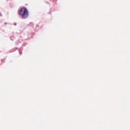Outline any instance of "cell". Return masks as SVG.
Wrapping results in <instances>:
<instances>
[{
    "mask_svg": "<svg viewBox=\"0 0 130 130\" xmlns=\"http://www.w3.org/2000/svg\"><path fill=\"white\" fill-rule=\"evenodd\" d=\"M19 14L22 18H26L28 16V11L25 8H21L19 10Z\"/></svg>",
    "mask_w": 130,
    "mask_h": 130,
    "instance_id": "obj_1",
    "label": "cell"
}]
</instances>
